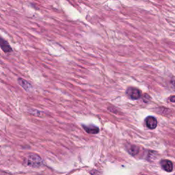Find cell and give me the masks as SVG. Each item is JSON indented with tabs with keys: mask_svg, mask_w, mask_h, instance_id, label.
Instances as JSON below:
<instances>
[{
	"mask_svg": "<svg viewBox=\"0 0 175 175\" xmlns=\"http://www.w3.org/2000/svg\"><path fill=\"white\" fill-rule=\"evenodd\" d=\"M25 161L28 166L32 168H38L43 166V161L38 155L32 153L25 158Z\"/></svg>",
	"mask_w": 175,
	"mask_h": 175,
	"instance_id": "obj_1",
	"label": "cell"
},
{
	"mask_svg": "<svg viewBox=\"0 0 175 175\" xmlns=\"http://www.w3.org/2000/svg\"><path fill=\"white\" fill-rule=\"evenodd\" d=\"M126 94L130 99L133 100L138 99L142 96V92H141L140 90L138 88L133 87L128 88L126 91Z\"/></svg>",
	"mask_w": 175,
	"mask_h": 175,
	"instance_id": "obj_2",
	"label": "cell"
},
{
	"mask_svg": "<svg viewBox=\"0 0 175 175\" xmlns=\"http://www.w3.org/2000/svg\"><path fill=\"white\" fill-rule=\"evenodd\" d=\"M82 127L88 134H97L99 133V128L95 124H82Z\"/></svg>",
	"mask_w": 175,
	"mask_h": 175,
	"instance_id": "obj_3",
	"label": "cell"
},
{
	"mask_svg": "<svg viewBox=\"0 0 175 175\" xmlns=\"http://www.w3.org/2000/svg\"><path fill=\"white\" fill-rule=\"evenodd\" d=\"M0 48L6 53H9L12 52V49L8 42L1 36H0Z\"/></svg>",
	"mask_w": 175,
	"mask_h": 175,
	"instance_id": "obj_4",
	"label": "cell"
},
{
	"mask_svg": "<svg viewBox=\"0 0 175 175\" xmlns=\"http://www.w3.org/2000/svg\"><path fill=\"white\" fill-rule=\"evenodd\" d=\"M17 82L27 92H31L33 89V86L31 83L27 80L21 78V77H19L17 79Z\"/></svg>",
	"mask_w": 175,
	"mask_h": 175,
	"instance_id": "obj_5",
	"label": "cell"
},
{
	"mask_svg": "<svg viewBox=\"0 0 175 175\" xmlns=\"http://www.w3.org/2000/svg\"><path fill=\"white\" fill-rule=\"evenodd\" d=\"M146 125L150 129H155L157 126V120L153 116H148L145 120Z\"/></svg>",
	"mask_w": 175,
	"mask_h": 175,
	"instance_id": "obj_6",
	"label": "cell"
},
{
	"mask_svg": "<svg viewBox=\"0 0 175 175\" xmlns=\"http://www.w3.org/2000/svg\"><path fill=\"white\" fill-rule=\"evenodd\" d=\"M160 164L163 169L165 171L168 172V173H170V172H172L173 170V164L170 160H168V159L161 160Z\"/></svg>",
	"mask_w": 175,
	"mask_h": 175,
	"instance_id": "obj_7",
	"label": "cell"
},
{
	"mask_svg": "<svg viewBox=\"0 0 175 175\" xmlns=\"http://www.w3.org/2000/svg\"><path fill=\"white\" fill-rule=\"evenodd\" d=\"M28 112L32 114L34 116H38V117H40V118H43L45 116V113H44L42 111H39L38 110H34V109H29L28 110Z\"/></svg>",
	"mask_w": 175,
	"mask_h": 175,
	"instance_id": "obj_8",
	"label": "cell"
},
{
	"mask_svg": "<svg viewBox=\"0 0 175 175\" xmlns=\"http://www.w3.org/2000/svg\"><path fill=\"white\" fill-rule=\"evenodd\" d=\"M128 152L131 155H136L139 152V148L135 145H131L129 149H128Z\"/></svg>",
	"mask_w": 175,
	"mask_h": 175,
	"instance_id": "obj_9",
	"label": "cell"
},
{
	"mask_svg": "<svg viewBox=\"0 0 175 175\" xmlns=\"http://www.w3.org/2000/svg\"><path fill=\"white\" fill-rule=\"evenodd\" d=\"M170 101L172 102H173V103H175V96H170V98H169Z\"/></svg>",
	"mask_w": 175,
	"mask_h": 175,
	"instance_id": "obj_10",
	"label": "cell"
}]
</instances>
